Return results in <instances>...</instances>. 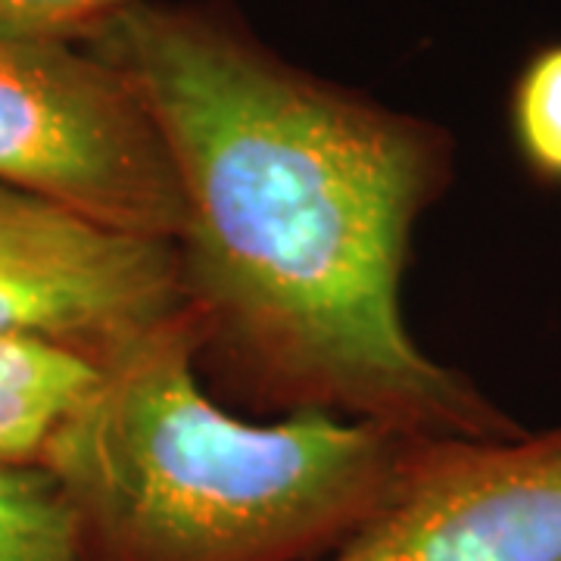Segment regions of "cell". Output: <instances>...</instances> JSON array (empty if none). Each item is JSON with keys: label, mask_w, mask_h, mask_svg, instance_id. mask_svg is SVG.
Instances as JSON below:
<instances>
[{"label": "cell", "mask_w": 561, "mask_h": 561, "mask_svg": "<svg viewBox=\"0 0 561 561\" xmlns=\"http://www.w3.org/2000/svg\"><path fill=\"white\" fill-rule=\"evenodd\" d=\"M81 47L128 81L175 165L201 359L294 415L527 434L402 321L412 231L453 181L440 125L287 62L228 7L135 0Z\"/></svg>", "instance_id": "6da1fadb"}, {"label": "cell", "mask_w": 561, "mask_h": 561, "mask_svg": "<svg viewBox=\"0 0 561 561\" xmlns=\"http://www.w3.org/2000/svg\"><path fill=\"white\" fill-rule=\"evenodd\" d=\"M201 350L184 302L98 365L47 443L38 468L72 505L88 561H324L431 440L324 412L231 419L201 390Z\"/></svg>", "instance_id": "7a4b0ae2"}, {"label": "cell", "mask_w": 561, "mask_h": 561, "mask_svg": "<svg viewBox=\"0 0 561 561\" xmlns=\"http://www.w3.org/2000/svg\"><path fill=\"white\" fill-rule=\"evenodd\" d=\"M0 181L175 241L179 175L128 81L72 44L0 38Z\"/></svg>", "instance_id": "3957f363"}, {"label": "cell", "mask_w": 561, "mask_h": 561, "mask_svg": "<svg viewBox=\"0 0 561 561\" xmlns=\"http://www.w3.org/2000/svg\"><path fill=\"white\" fill-rule=\"evenodd\" d=\"M184 309L175 241L0 181V337L101 365Z\"/></svg>", "instance_id": "277c9868"}, {"label": "cell", "mask_w": 561, "mask_h": 561, "mask_svg": "<svg viewBox=\"0 0 561 561\" xmlns=\"http://www.w3.org/2000/svg\"><path fill=\"white\" fill-rule=\"evenodd\" d=\"M324 561H561V427L424 440L387 502Z\"/></svg>", "instance_id": "5b68a950"}, {"label": "cell", "mask_w": 561, "mask_h": 561, "mask_svg": "<svg viewBox=\"0 0 561 561\" xmlns=\"http://www.w3.org/2000/svg\"><path fill=\"white\" fill-rule=\"evenodd\" d=\"M98 365L38 341L0 337V465H38Z\"/></svg>", "instance_id": "8992f818"}, {"label": "cell", "mask_w": 561, "mask_h": 561, "mask_svg": "<svg viewBox=\"0 0 561 561\" xmlns=\"http://www.w3.org/2000/svg\"><path fill=\"white\" fill-rule=\"evenodd\" d=\"M0 561H88L72 505L38 465H0Z\"/></svg>", "instance_id": "52a82bcc"}, {"label": "cell", "mask_w": 561, "mask_h": 561, "mask_svg": "<svg viewBox=\"0 0 561 561\" xmlns=\"http://www.w3.org/2000/svg\"><path fill=\"white\" fill-rule=\"evenodd\" d=\"M508 131L524 169L561 187V41L537 47L508 91Z\"/></svg>", "instance_id": "ba28073f"}, {"label": "cell", "mask_w": 561, "mask_h": 561, "mask_svg": "<svg viewBox=\"0 0 561 561\" xmlns=\"http://www.w3.org/2000/svg\"><path fill=\"white\" fill-rule=\"evenodd\" d=\"M135 0H0V38L81 47Z\"/></svg>", "instance_id": "9c48e42d"}]
</instances>
